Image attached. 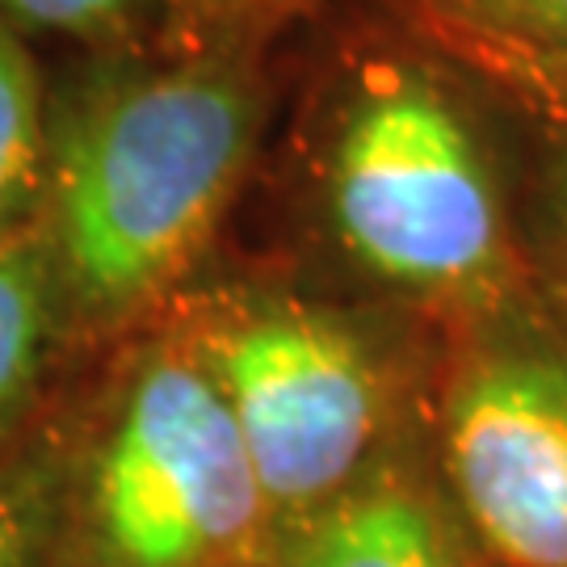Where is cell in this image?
Wrapping results in <instances>:
<instances>
[{
  "instance_id": "obj_1",
  "label": "cell",
  "mask_w": 567,
  "mask_h": 567,
  "mask_svg": "<svg viewBox=\"0 0 567 567\" xmlns=\"http://www.w3.org/2000/svg\"><path fill=\"white\" fill-rule=\"evenodd\" d=\"M244 215L261 224L227 244L442 332L538 290L513 105L386 13L286 93Z\"/></svg>"
},
{
  "instance_id": "obj_2",
  "label": "cell",
  "mask_w": 567,
  "mask_h": 567,
  "mask_svg": "<svg viewBox=\"0 0 567 567\" xmlns=\"http://www.w3.org/2000/svg\"><path fill=\"white\" fill-rule=\"evenodd\" d=\"M286 102L278 55L131 47L51 63L34 236L93 362L215 261Z\"/></svg>"
},
{
  "instance_id": "obj_3",
  "label": "cell",
  "mask_w": 567,
  "mask_h": 567,
  "mask_svg": "<svg viewBox=\"0 0 567 567\" xmlns=\"http://www.w3.org/2000/svg\"><path fill=\"white\" fill-rule=\"evenodd\" d=\"M164 320L236 416L278 522L337 505L433 437L442 328L224 244Z\"/></svg>"
},
{
  "instance_id": "obj_4",
  "label": "cell",
  "mask_w": 567,
  "mask_h": 567,
  "mask_svg": "<svg viewBox=\"0 0 567 567\" xmlns=\"http://www.w3.org/2000/svg\"><path fill=\"white\" fill-rule=\"evenodd\" d=\"M278 547L236 416L164 316L72 379L42 567H278Z\"/></svg>"
},
{
  "instance_id": "obj_5",
  "label": "cell",
  "mask_w": 567,
  "mask_h": 567,
  "mask_svg": "<svg viewBox=\"0 0 567 567\" xmlns=\"http://www.w3.org/2000/svg\"><path fill=\"white\" fill-rule=\"evenodd\" d=\"M433 463L484 567H567V316L543 290L442 332Z\"/></svg>"
},
{
  "instance_id": "obj_6",
  "label": "cell",
  "mask_w": 567,
  "mask_h": 567,
  "mask_svg": "<svg viewBox=\"0 0 567 567\" xmlns=\"http://www.w3.org/2000/svg\"><path fill=\"white\" fill-rule=\"evenodd\" d=\"M278 567H484L433 463V437L337 505L282 526Z\"/></svg>"
},
{
  "instance_id": "obj_7",
  "label": "cell",
  "mask_w": 567,
  "mask_h": 567,
  "mask_svg": "<svg viewBox=\"0 0 567 567\" xmlns=\"http://www.w3.org/2000/svg\"><path fill=\"white\" fill-rule=\"evenodd\" d=\"M84 365L34 227L0 236V458L47 421Z\"/></svg>"
},
{
  "instance_id": "obj_8",
  "label": "cell",
  "mask_w": 567,
  "mask_h": 567,
  "mask_svg": "<svg viewBox=\"0 0 567 567\" xmlns=\"http://www.w3.org/2000/svg\"><path fill=\"white\" fill-rule=\"evenodd\" d=\"M51 63L0 13V236L34 227L47 164Z\"/></svg>"
},
{
  "instance_id": "obj_9",
  "label": "cell",
  "mask_w": 567,
  "mask_h": 567,
  "mask_svg": "<svg viewBox=\"0 0 567 567\" xmlns=\"http://www.w3.org/2000/svg\"><path fill=\"white\" fill-rule=\"evenodd\" d=\"M433 42L567 55V0H374Z\"/></svg>"
},
{
  "instance_id": "obj_10",
  "label": "cell",
  "mask_w": 567,
  "mask_h": 567,
  "mask_svg": "<svg viewBox=\"0 0 567 567\" xmlns=\"http://www.w3.org/2000/svg\"><path fill=\"white\" fill-rule=\"evenodd\" d=\"M522 227L534 282L567 316V118L522 114Z\"/></svg>"
},
{
  "instance_id": "obj_11",
  "label": "cell",
  "mask_w": 567,
  "mask_h": 567,
  "mask_svg": "<svg viewBox=\"0 0 567 567\" xmlns=\"http://www.w3.org/2000/svg\"><path fill=\"white\" fill-rule=\"evenodd\" d=\"M324 0H161V42L203 55H278Z\"/></svg>"
},
{
  "instance_id": "obj_12",
  "label": "cell",
  "mask_w": 567,
  "mask_h": 567,
  "mask_svg": "<svg viewBox=\"0 0 567 567\" xmlns=\"http://www.w3.org/2000/svg\"><path fill=\"white\" fill-rule=\"evenodd\" d=\"M0 13L60 55H102L161 42V0H0Z\"/></svg>"
},
{
  "instance_id": "obj_13",
  "label": "cell",
  "mask_w": 567,
  "mask_h": 567,
  "mask_svg": "<svg viewBox=\"0 0 567 567\" xmlns=\"http://www.w3.org/2000/svg\"><path fill=\"white\" fill-rule=\"evenodd\" d=\"M63 400V395H60ZM60 471V404L0 458V567H42Z\"/></svg>"
},
{
  "instance_id": "obj_14",
  "label": "cell",
  "mask_w": 567,
  "mask_h": 567,
  "mask_svg": "<svg viewBox=\"0 0 567 567\" xmlns=\"http://www.w3.org/2000/svg\"><path fill=\"white\" fill-rule=\"evenodd\" d=\"M437 47L454 55L463 68H471L513 110L538 114V118H567V55L466 47V42H437Z\"/></svg>"
}]
</instances>
